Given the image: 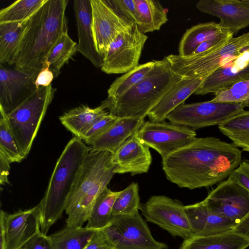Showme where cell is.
<instances>
[{
	"mask_svg": "<svg viewBox=\"0 0 249 249\" xmlns=\"http://www.w3.org/2000/svg\"><path fill=\"white\" fill-rule=\"evenodd\" d=\"M84 249H115L102 230H97Z\"/></svg>",
	"mask_w": 249,
	"mask_h": 249,
	"instance_id": "obj_42",
	"label": "cell"
},
{
	"mask_svg": "<svg viewBox=\"0 0 249 249\" xmlns=\"http://www.w3.org/2000/svg\"><path fill=\"white\" fill-rule=\"evenodd\" d=\"M120 193V191L114 192L107 187L102 191L95 202L87 228L102 230L110 224L113 206Z\"/></svg>",
	"mask_w": 249,
	"mask_h": 249,
	"instance_id": "obj_29",
	"label": "cell"
},
{
	"mask_svg": "<svg viewBox=\"0 0 249 249\" xmlns=\"http://www.w3.org/2000/svg\"><path fill=\"white\" fill-rule=\"evenodd\" d=\"M181 202L164 196H151L140 210L149 222L156 224L171 235L184 239L193 236Z\"/></svg>",
	"mask_w": 249,
	"mask_h": 249,
	"instance_id": "obj_11",
	"label": "cell"
},
{
	"mask_svg": "<svg viewBox=\"0 0 249 249\" xmlns=\"http://www.w3.org/2000/svg\"><path fill=\"white\" fill-rule=\"evenodd\" d=\"M149 74L136 86L116 99L107 98L102 105L119 118L144 120L150 110L182 77L174 72L166 59L155 60Z\"/></svg>",
	"mask_w": 249,
	"mask_h": 249,
	"instance_id": "obj_4",
	"label": "cell"
},
{
	"mask_svg": "<svg viewBox=\"0 0 249 249\" xmlns=\"http://www.w3.org/2000/svg\"><path fill=\"white\" fill-rule=\"evenodd\" d=\"M36 89L35 80L15 69L6 68L0 64V115H8Z\"/></svg>",
	"mask_w": 249,
	"mask_h": 249,
	"instance_id": "obj_16",
	"label": "cell"
},
{
	"mask_svg": "<svg viewBox=\"0 0 249 249\" xmlns=\"http://www.w3.org/2000/svg\"><path fill=\"white\" fill-rule=\"evenodd\" d=\"M56 91L52 85L36 89L21 104L6 116L19 153L29 154L40 124Z\"/></svg>",
	"mask_w": 249,
	"mask_h": 249,
	"instance_id": "obj_5",
	"label": "cell"
},
{
	"mask_svg": "<svg viewBox=\"0 0 249 249\" xmlns=\"http://www.w3.org/2000/svg\"><path fill=\"white\" fill-rule=\"evenodd\" d=\"M28 23V19L20 22L0 23V64H15Z\"/></svg>",
	"mask_w": 249,
	"mask_h": 249,
	"instance_id": "obj_26",
	"label": "cell"
},
{
	"mask_svg": "<svg viewBox=\"0 0 249 249\" xmlns=\"http://www.w3.org/2000/svg\"><path fill=\"white\" fill-rule=\"evenodd\" d=\"M147 38L136 24L121 33L104 54L101 70L107 74L125 73L137 67Z\"/></svg>",
	"mask_w": 249,
	"mask_h": 249,
	"instance_id": "obj_10",
	"label": "cell"
},
{
	"mask_svg": "<svg viewBox=\"0 0 249 249\" xmlns=\"http://www.w3.org/2000/svg\"><path fill=\"white\" fill-rule=\"evenodd\" d=\"M113 154L108 151H90L73 184L65 211L68 215L89 193L100 194L114 174Z\"/></svg>",
	"mask_w": 249,
	"mask_h": 249,
	"instance_id": "obj_7",
	"label": "cell"
},
{
	"mask_svg": "<svg viewBox=\"0 0 249 249\" xmlns=\"http://www.w3.org/2000/svg\"><path fill=\"white\" fill-rule=\"evenodd\" d=\"M249 47V32L202 53L183 56L169 54L164 57L172 71L182 78L207 77L228 63Z\"/></svg>",
	"mask_w": 249,
	"mask_h": 249,
	"instance_id": "obj_6",
	"label": "cell"
},
{
	"mask_svg": "<svg viewBox=\"0 0 249 249\" xmlns=\"http://www.w3.org/2000/svg\"><path fill=\"white\" fill-rule=\"evenodd\" d=\"M137 139L159 153L162 158L194 141L196 131L164 121L144 122L136 133Z\"/></svg>",
	"mask_w": 249,
	"mask_h": 249,
	"instance_id": "obj_12",
	"label": "cell"
},
{
	"mask_svg": "<svg viewBox=\"0 0 249 249\" xmlns=\"http://www.w3.org/2000/svg\"><path fill=\"white\" fill-rule=\"evenodd\" d=\"M47 0H18L0 11V23L29 19Z\"/></svg>",
	"mask_w": 249,
	"mask_h": 249,
	"instance_id": "obj_34",
	"label": "cell"
},
{
	"mask_svg": "<svg viewBox=\"0 0 249 249\" xmlns=\"http://www.w3.org/2000/svg\"><path fill=\"white\" fill-rule=\"evenodd\" d=\"M49 65L45 63L42 69L37 75L35 80V85L37 89L40 87H48L54 78L53 72L50 70Z\"/></svg>",
	"mask_w": 249,
	"mask_h": 249,
	"instance_id": "obj_43",
	"label": "cell"
},
{
	"mask_svg": "<svg viewBox=\"0 0 249 249\" xmlns=\"http://www.w3.org/2000/svg\"><path fill=\"white\" fill-rule=\"evenodd\" d=\"M136 133L113 154L115 174L135 175L148 172L152 160L149 147L137 139Z\"/></svg>",
	"mask_w": 249,
	"mask_h": 249,
	"instance_id": "obj_19",
	"label": "cell"
},
{
	"mask_svg": "<svg viewBox=\"0 0 249 249\" xmlns=\"http://www.w3.org/2000/svg\"><path fill=\"white\" fill-rule=\"evenodd\" d=\"M77 44L70 37L67 30L61 34L53 46L47 56L45 63L49 65L50 70L53 72L54 78L58 76L62 67L75 53Z\"/></svg>",
	"mask_w": 249,
	"mask_h": 249,
	"instance_id": "obj_32",
	"label": "cell"
},
{
	"mask_svg": "<svg viewBox=\"0 0 249 249\" xmlns=\"http://www.w3.org/2000/svg\"><path fill=\"white\" fill-rule=\"evenodd\" d=\"M228 32L213 21L199 23L188 29L182 36L178 45V55H191L203 42L217 38Z\"/></svg>",
	"mask_w": 249,
	"mask_h": 249,
	"instance_id": "obj_25",
	"label": "cell"
},
{
	"mask_svg": "<svg viewBox=\"0 0 249 249\" xmlns=\"http://www.w3.org/2000/svg\"><path fill=\"white\" fill-rule=\"evenodd\" d=\"M141 205L139 185L137 183L133 182L120 191L114 202L112 215L132 214L140 210Z\"/></svg>",
	"mask_w": 249,
	"mask_h": 249,
	"instance_id": "obj_35",
	"label": "cell"
},
{
	"mask_svg": "<svg viewBox=\"0 0 249 249\" xmlns=\"http://www.w3.org/2000/svg\"><path fill=\"white\" fill-rule=\"evenodd\" d=\"M155 60L139 65L117 78L107 90V98L116 99L142 81L153 70Z\"/></svg>",
	"mask_w": 249,
	"mask_h": 249,
	"instance_id": "obj_30",
	"label": "cell"
},
{
	"mask_svg": "<svg viewBox=\"0 0 249 249\" xmlns=\"http://www.w3.org/2000/svg\"><path fill=\"white\" fill-rule=\"evenodd\" d=\"M20 249H54L49 236L39 231L34 235Z\"/></svg>",
	"mask_w": 249,
	"mask_h": 249,
	"instance_id": "obj_41",
	"label": "cell"
},
{
	"mask_svg": "<svg viewBox=\"0 0 249 249\" xmlns=\"http://www.w3.org/2000/svg\"><path fill=\"white\" fill-rule=\"evenodd\" d=\"M218 127L236 146L249 152V110L232 118Z\"/></svg>",
	"mask_w": 249,
	"mask_h": 249,
	"instance_id": "obj_33",
	"label": "cell"
},
{
	"mask_svg": "<svg viewBox=\"0 0 249 249\" xmlns=\"http://www.w3.org/2000/svg\"><path fill=\"white\" fill-rule=\"evenodd\" d=\"M144 120L119 118L109 129L88 144L93 152L108 151L115 153L118 148L140 129Z\"/></svg>",
	"mask_w": 249,
	"mask_h": 249,
	"instance_id": "obj_23",
	"label": "cell"
},
{
	"mask_svg": "<svg viewBox=\"0 0 249 249\" xmlns=\"http://www.w3.org/2000/svg\"><path fill=\"white\" fill-rule=\"evenodd\" d=\"M244 2L249 6V0H244Z\"/></svg>",
	"mask_w": 249,
	"mask_h": 249,
	"instance_id": "obj_46",
	"label": "cell"
},
{
	"mask_svg": "<svg viewBox=\"0 0 249 249\" xmlns=\"http://www.w3.org/2000/svg\"><path fill=\"white\" fill-rule=\"evenodd\" d=\"M0 152L10 163L20 162L23 158L20 155L16 141L6 117H0Z\"/></svg>",
	"mask_w": 249,
	"mask_h": 249,
	"instance_id": "obj_36",
	"label": "cell"
},
{
	"mask_svg": "<svg viewBox=\"0 0 249 249\" xmlns=\"http://www.w3.org/2000/svg\"><path fill=\"white\" fill-rule=\"evenodd\" d=\"M92 30L96 50L103 57L110 44L134 23L120 14L107 0H90Z\"/></svg>",
	"mask_w": 249,
	"mask_h": 249,
	"instance_id": "obj_14",
	"label": "cell"
},
{
	"mask_svg": "<svg viewBox=\"0 0 249 249\" xmlns=\"http://www.w3.org/2000/svg\"><path fill=\"white\" fill-rule=\"evenodd\" d=\"M242 104L214 102L211 100L182 104L166 117L170 123L194 130L212 125H220L244 112Z\"/></svg>",
	"mask_w": 249,
	"mask_h": 249,
	"instance_id": "obj_8",
	"label": "cell"
},
{
	"mask_svg": "<svg viewBox=\"0 0 249 249\" xmlns=\"http://www.w3.org/2000/svg\"><path fill=\"white\" fill-rule=\"evenodd\" d=\"M0 229L3 232L5 249H20L40 231L37 205L11 214L0 211Z\"/></svg>",
	"mask_w": 249,
	"mask_h": 249,
	"instance_id": "obj_15",
	"label": "cell"
},
{
	"mask_svg": "<svg viewBox=\"0 0 249 249\" xmlns=\"http://www.w3.org/2000/svg\"><path fill=\"white\" fill-rule=\"evenodd\" d=\"M203 200L212 212L236 225L249 212V191L229 179L220 183Z\"/></svg>",
	"mask_w": 249,
	"mask_h": 249,
	"instance_id": "obj_13",
	"label": "cell"
},
{
	"mask_svg": "<svg viewBox=\"0 0 249 249\" xmlns=\"http://www.w3.org/2000/svg\"><path fill=\"white\" fill-rule=\"evenodd\" d=\"M115 249H167L155 240L139 211L130 215L112 216L110 224L102 230Z\"/></svg>",
	"mask_w": 249,
	"mask_h": 249,
	"instance_id": "obj_9",
	"label": "cell"
},
{
	"mask_svg": "<svg viewBox=\"0 0 249 249\" xmlns=\"http://www.w3.org/2000/svg\"><path fill=\"white\" fill-rule=\"evenodd\" d=\"M228 179L238 183L249 191V160H241Z\"/></svg>",
	"mask_w": 249,
	"mask_h": 249,
	"instance_id": "obj_40",
	"label": "cell"
},
{
	"mask_svg": "<svg viewBox=\"0 0 249 249\" xmlns=\"http://www.w3.org/2000/svg\"><path fill=\"white\" fill-rule=\"evenodd\" d=\"M232 231L249 240V212Z\"/></svg>",
	"mask_w": 249,
	"mask_h": 249,
	"instance_id": "obj_45",
	"label": "cell"
},
{
	"mask_svg": "<svg viewBox=\"0 0 249 249\" xmlns=\"http://www.w3.org/2000/svg\"><path fill=\"white\" fill-rule=\"evenodd\" d=\"M214 95L211 100L213 102L242 104L249 108V79L237 83Z\"/></svg>",
	"mask_w": 249,
	"mask_h": 249,
	"instance_id": "obj_37",
	"label": "cell"
},
{
	"mask_svg": "<svg viewBox=\"0 0 249 249\" xmlns=\"http://www.w3.org/2000/svg\"><path fill=\"white\" fill-rule=\"evenodd\" d=\"M249 240L233 231L184 239L179 249H246Z\"/></svg>",
	"mask_w": 249,
	"mask_h": 249,
	"instance_id": "obj_24",
	"label": "cell"
},
{
	"mask_svg": "<svg viewBox=\"0 0 249 249\" xmlns=\"http://www.w3.org/2000/svg\"><path fill=\"white\" fill-rule=\"evenodd\" d=\"M10 163L6 157L0 152V183L1 185L9 183L8 176L10 168Z\"/></svg>",
	"mask_w": 249,
	"mask_h": 249,
	"instance_id": "obj_44",
	"label": "cell"
},
{
	"mask_svg": "<svg viewBox=\"0 0 249 249\" xmlns=\"http://www.w3.org/2000/svg\"><path fill=\"white\" fill-rule=\"evenodd\" d=\"M242 160V151L232 143L213 137L196 138L162 158L166 178L180 188L209 187L224 180Z\"/></svg>",
	"mask_w": 249,
	"mask_h": 249,
	"instance_id": "obj_1",
	"label": "cell"
},
{
	"mask_svg": "<svg viewBox=\"0 0 249 249\" xmlns=\"http://www.w3.org/2000/svg\"><path fill=\"white\" fill-rule=\"evenodd\" d=\"M73 9L78 31L77 51L89 59L95 67L101 68L103 57L98 53L95 45L90 0H74Z\"/></svg>",
	"mask_w": 249,
	"mask_h": 249,
	"instance_id": "obj_21",
	"label": "cell"
},
{
	"mask_svg": "<svg viewBox=\"0 0 249 249\" xmlns=\"http://www.w3.org/2000/svg\"><path fill=\"white\" fill-rule=\"evenodd\" d=\"M249 79V47L228 63L209 75L194 94H215L229 89L237 83Z\"/></svg>",
	"mask_w": 249,
	"mask_h": 249,
	"instance_id": "obj_17",
	"label": "cell"
},
{
	"mask_svg": "<svg viewBox=\"0 0 249 249\" xmlns=\"http://www.w3.org/2000/svg\"><path fill=\"white\" fill-rule=\"evenodd\" d=\"M66 0H47L29 19L15 60V69L34 80L47 56L67 29Z\"/></svg>",
	"mask_w": 249,
	"mask_h": 249,
	"instance_id": "obj_2",
	"label": "cell"
},
{
	"mask_svg": "<svg viewBox=\"0 0 249 249\" xmlns=\"http://www.w3.org/2000/svg\"><path fill=\"white\" fill-rule=\"evenodd\" d=\"M140 31L143 34L159 30L168 21L166 12L157 0H134Z\"/></svg>",
	"mask_w": 249,
	"mask_h": 249,
	"instance_id": "obj_28",
	"label": "cell"
},
{
	"mask_svg": "<svg viewBox=\"0 0 249 249\" xmlns=\"http://www.w3.org/2000/svg\"><path fill=\"white\" fill-rule=\"evenodd\" d=\"M119 119L109 113L101 117L84 131L80 138L87 144L104 133Z\"/></svg>",
	"mask_w": 249,
	"mask_h": 249,
	"instance_id": "obj_38",
	"label": "cell"
},
{
	"mask_svg": "<svg viewBox=\"0 0 249 249\" xmlns=\"http://www.w3.org/2000/svg\"><path fill=\"white\" fill-rule=\"evenodd\" d=\"M184 211L193 236H210L231 231L237 225L212 212L204 200L185 206Z\"/></svg>",
	"mask_w": 249,
	"mask_h": 249,
	"instance_id": "obj_20",
	"label": "cell"
},
{
	"mask_svg": "<svg viewBox=\"0 0 249 249\" xmlns=\"http://www.w3.org/2000/svg\"><path fill=\"white\" fill-rule=\"evenodd\" d=\"M91 149L75 136L58 159L45 195L37 205L40 231L43 234L47 235L51 227L62 217L73 184Z\"/></svg>",
	"mask_w": 249,
	"mask_h": 249,
	"instance_id": "obj_3",
	"label": "cell"
},
{
	"mask_svg": "<svg viewBox=\"0 0 249 249\" xmlns=\"http://www.w3.org/2000/svg\"><path fill=\"white\" fill-rule=\"evenodd\" d=\"M96 230L86 227H68L49 235L54 249H84Z\"/></svg>",
	"mask_w": 249,
	"mask_h": 249,
	"instance_id": "obj_31",
	"label": "cell"
},
{
	"mask_svg": "<svg viewBox=\"0 0 249 249\" xmlns=\"http://www.w3.org/2000/svg\"><path fill=\"white\" fill-rule=\"evenodd\" d=\"M196 6L202 13L219 18V26L233 35L249 26V6L242 0H200Z\"/></svg>",
	"mask_w": 249,
	"mask_h": 249,
	"instance_id": "obj_18",
	"label": "cell"
},
{
	"mask_svg": "<svg viewBox=\"0 0 249 249\" xmlns=\"http://www.w3.org/2000/svg\"><path fill=\"white\" fill-rule=\"evenodd\" d=\"M207 77L182 78L150 110L147 114L150 121L154 122L164 121L171 112L184 103L187 98L194 94Z\"/></svg>",
	"mask_w": 249,
	"mask_h": 249,
	"instance_id": "obj_22",
	"label": "cell"
},
{
	"mask_svg": "<svg viewBox=\"0 0 249 249\" xmlns=\"http://www.w3.org/2000/svg\"><path fill=\"white\" fill-rule=\"evenodd\" d=\"M108 113L102 105L95 108L83 105L66 112L59 117V120L69 131L80 138L84 131Z\"/></svg>",
	"mask_w": 249,
	"mask_h": 249,
	"instance_id": "obj_27",
	"label": "cell"
},
{
	"mask_svg": "<svg viewBox=\"0 0 249 249\" xmlns=\"http://www.w3.org/2000/svg\"><path fill=\"white\" fill-rule=\"evenodd\" d=\"M120 14L134 24L138 22V14L134 0H107Z\"/></svg>",
	"mask_w": 249,
	"mask_h": 249,
	"instance_id": "obj_39",
	"label": "cell"
}]
</instances>
